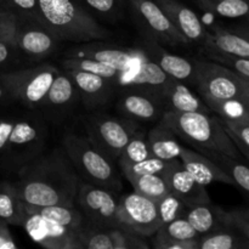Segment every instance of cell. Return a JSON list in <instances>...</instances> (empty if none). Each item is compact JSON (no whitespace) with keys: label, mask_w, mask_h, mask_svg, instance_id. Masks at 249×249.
<instances>
[{"label":"cell","mask_w":249,"mask_h":249,"mask_svg":"<svg viewBox=\"0 0 249 249\" xmlns=\"http://www.w3.org/2000/svg\"><path fill=\"white\" fill-rule=\"evenodd\" d=\"M160 122L196 151H215L241 160L242 155L218 116L203 112L165 111Z\"/></svg>","instance_id":"obj_3"},{"label":"cell","mask_w":249,"mask_h":249,"mask_svg":"<svg viewBox=\"0 0 249 249\" xmlns=\"http://www.w3.org/2000/svg\"><path fill=\"white\" fill-rule=\"evenodd\" d=\"M148 157H152V156H151L150 148H148L147 134H146L145 130L139 129L131 136L124 150L122 151L121 156L118 158V163L119 165L131 164V163L141 162V160H146Z\"/></svg>","instance_id":"obj_36"},{"label":"cell","mask_w":249,"mask_h":249,"mask_svg":"<svg viewBox=\"0 0 249 249\" xmlns=\"http://www.w3.org/2000/svg\"><path fill=\"white\" fill-rule=\"evenodd\" d=\"M24 209L28 213H34L45 218L53 223L58 225L66 226L70 229L79 230L83 228L85 220L83 214L78 209L77 206H62V204H55V206H33L24 202Z\"/></svg>","instance_id":"obj_29"},{"label":"cell","mask_w":249,"mask_h":249,"mask_svg":"<svg viewBox=\"0 0 249 249\" xmlns=\"http://www.w3.org/2000/svg\"><path fill=\"white\" fill-rule=\"evenodd\" d=\"M226 133H228V131H226ZM229 135H230V138L232 139V141H233V142H235L236 147L238 148V151H240V152H241V155L245 156V157L249 160V147H248V146L245 145V143H243L241 140H238V139L236 138V136L231 135V134H229Z\"/></svg>","instance_id":"obj_49"},{"label":"cell","mask_w":249,"mask_h":249,"mask_svg":"<svg viewBox=\"0 0 249 249\" xmlns=\"http://www.w3.org/2000/svg\"><path fill=\"white\" fill-rule=\"evenodd\" d=\"M163 177L167 181L169 191L179 197L186 206L212 202L208 192L206 191V186L194 179V177L185 169L179 158L172 160Z\"/></svg>","instance_id":"obj_20"},{"label":"cell","mask_w":249,"mask_h":249,"mask_svg":"<svg viewBox=\"0 0 249 249\" xmlns=\"http://www.w3.org/2000/svg\"><path fill=\"white\" fill-rule=\"evenodd\" d=\"M197 249H249V242L229 225L197 238Z\"/></svg>","instance_id":"obj_30"},{"label":"cell","mask_w":249,"mask_h":249,"mask_svg":"<svg viewBox=\"0 0 249 249\" xmlns=\"http://www.w3.org/2000/svg\"><path fill=\"white\" fill-rule=\"evenodd\" d=\"M224 221L249 242V208L224 211Z\"/></svg>","instance_id":"obj_43"},{"label":"cell","mask_w":249,"mask_h":249,"mask_svg":"<svg viewBox=\"0 0 249 249\" xmlns=\"http://www.w3.org/2000/svg\"><path fill=\"white\" fill-rule=\"evenodd\" d=\"M18 246L15 242L9 225L0 219V249H16Z\"/></svg>","instance_id":"obj_47"},{"label":"cell","mask_w":249,"mask_h":249,"mask_svg":"<svg viewBox=\"0 0 249 249\" xmlns=\"http://www.w3.org/2000/svg\"><path fill=\"white\" fill-rule=\"evenodd\" d=\"M194 87L204 104L226 100H246L249 96L238 73L212 60H195Z\"/></svg>","instance_id":"obj_6"},{"label":"cell","mask_w":249,"mask_h":249,"mask_svg":"<svg viewBox=\"0 0 249 249\" xmlns=\"http://www.w3.org/2000/svg\"><path fill=\"white\" fill-rule=\"evenodd\" d=\"M155 1L162 7L175 28L187 39L190 44L197 43L201 45L203 44L208 33V28L191 7L182 4L179 0H155Z\"/></svg>","instance_id":"obj_21"},{"label":"cell","mask_w":249,"mask_h":249,"mask_svg":"<svg viewBox=\"0 0 249 249\" xmlns=\"http://www.w3.org/2000/svg\"><path fill=\"white\" fill-rule=\"evenodd\" d=\"M15 43L27 63H36L51 57L62 40L44 22L18 18Z\"/></svg>","instance_id":"obj_10"},{"label":"cell","mask_w":249,"mask_h":249,"mask_svg":"<svg viewBox=\"0 0 249 249\" xmlns=\"http://www.w3.org/2000/svg\"><path fill=\"white\" fill-rule=\"evenodd\" d=\"M18 17L11 11L0 10V41H14Z\"/></svg>","instance_id":"obj_45"},{"label":"cell","mask_w":249,"mask_h":249,"mask_svg":"<svg viewBox=\"0 0 249 249\" xmlns=\"http://www.w3.org/2000/svg\"><path fill=\"white\" fill-rule=\"evenodd\" d=\"M38 5L41 22L62 41L82 44L112 36L75 0H38Z\"/></svg>","instance_id":"obj_4"},{"label":"cell","mask_w":249,"mask_h":249,"mask_svg":"<svg viewBox=\"0 0 249 249\" xmlns=\"http://www.w3.org/2000/svg\"><path fill=\"white\" fill-rule=\"evenodd\" d=\"M60 68L53 63H41L0 72V79L18 101L32 111H38L44 96L53 84Z\"/></svg>","instance_id":"obj_7"},{"label":"cell","mask_w":249,"mask_h":249,"mask_svg":"<svg viewBox=\"0 0 249 249\" xmlns=\"http://www.w3.org/2000/svg\"><path fill=\"white\" fill-rule=\"evenodd\" d=\"M62 148L82 181L117 194L122 181L114 160L95 147L87 135L68 133L62 139Z\"/></svg>","instance_id":"obj_5"},{"label":"cell","mask_w":249,"mask_h":249,"mask_svg":"<svg viewBox=\"0 0 249 249\" xmlns=\"http://www.w3.org/2000/svg\"><path fill=\"white\" fill-rule=\"evenodd\" d=\"M114 249H147L151 247L148 237L123 226L108 228Z\"/></svg>","instance_id":"obj_38"},{"label":"cell","mask_w":249,"mask_h":249,"mask_svg":"<svg viewBox=\"0 0 249 249\" xmlns=\"http://www.w3.org/2000/svg\"><path fill=\"white\" fill-rule=\"evenodd\" d=\"M87 138L102 153L118 160L131 136L140 129V123L126 117L91 114L85 122Z\"/></svg>","instance_id":"obj_8"},{"label":"cell","mask_w":249,"mask_h":249,"mask_svg":"<svg viewBox=\"0 0 249 249\" xmlns=\"http://www.w3.org/2000/svg\"><path fill=\"white\" fill-rule=\"evenodd\" d=\"M118 219L119 226L146 237H151L162 225L156 202L136 192L124 195L118 199Z\"/></svg>","instance_id":"obj_12"},{"label":"cell","mask_w":249,"mask_h":249,"mask_svg":"<svg viewBox=\"0 0 249 249\" xmlns=\"http://www.w3.org/2000/svg\"><path fill=\"white\" fill-rule=\"evenodd\" d=\"M202 46L203 51L225 53L249 60V40L231 29L218 26L212 27V31L208 29Z\"/></svg>","instance_id":"obj_25"},{"label":"cell","mask_w":249,"mask_h":249,"mask_svg":"<svg viewBox=\"0 0 249 249\" xmlns=\"http://www.w3.org/2000/svg\"><path fill=\"white\" fill-rule=\"evenodd\" d=\"M184 216L196 230L198 236L212 232L226 225L224 221V209L214 206L212 202L187 206Z\"/></svg>","instance_id":"obj_26"},{"label":"cell","mask_w":249,"mask_h":249,"mask_svg":"<svg viewBox=\"0 0 249 249\" xmlns=\"http://www.w3.org/2000/svg\"><path fill=\"white\" fill-rule=\"evenodd\" d=\"M75 206L89 225L99 228L119 226L118 198L108 190L82 181Z\"/></svg>","instance_id":"obj_11"},{"label":"cell","mask_w":249,"mask_h":249,"mask_svg":"<svg viewBox=\"0 0 249 249\" xmlns=\"http://www.w3.org/2000/svg\"><path fill=\"white\" fill-rule=\"evenodd\" d=\"M126 180L131 184L134 192L142 195L152 199L153 202L160 201L170 192L164 177L160 174L138 175V177L128 178Z\"/></svg>","instance_id":"obj_34"},{"label":"cell","mask_w":249,"mask_h":249,"mask_svg":"<svg viewBox=\"0 0 249 249\" xmlns=\"http://www.w3.org/2000/svg\"><path fill=\"white\" fill-rule=\"evenodd\" d=\"M22 228L34 242L49 249H80L79 230L53 223L34 213H28Z\"/></svg>","instance_id":"obj_13"},{"label":"cell","mask_w":249,"mask_h":249,"mask_svg":"<svg viewBox=\"0 0 249 249\" xmlns=\"http://www.w3.org/2000/svg\"><path fill=\"white\" fill-rule=\"evenodd\" d=\"M172 160H164L157 157H148L141 162L131 163V164H122V173L128 179L131 177H138L143 174H160L163 175Z\"/></svg>","instance_id":"obj_39"},{"label":"cell","mask_w":249,"mask_h":249,"mask_svg":"<svg viewBox=\"0 0 249 249\" xmlns=\"http://www.w3.org/2000/svg\"><path fill=\"white\" fill-rule=\"evenodd\" d=\"M151 237V246L156 249H197L199 236L182 216L160 225Z\"/></svg>","instance_id":"obj_22"},{"label":"cell","mask_w":249,"mask_h":249,"mask_svg":"<svg viewBox=\"0 0 249 249\" xmlns=\"http://www.w3.org/2000/svg\"><path fill=\"white\" fill-rule=\"evenodd\" d=\"M117 107L122 116L138 123L160 121L165 112L164 102L160 95L136 88L121 89Z\"/></svg>","instance_id":"obj_14"},{"label":"cell","mask_w":249,"mask_h":249,"mask_svg":"<svg viewBox=\"0 0 249 249\" xmlns=\"http://www.w3.org/2000/svg\"><path fill=\"white\" fill-rule=\"evenodd\" d=\"M79 101V92L73 79L65 70H60L38 111H43L49 119L61 121L74 111Z\"/></svg>","instance_id":"obj_15"},{"label":"cell","mask_w":249,"mask_h":249,"mask_svg":"<svg viewBox=\"0 0 249 249\" xmlns=\"http://www.w3.org/2000/svg\"><path fill=\"white\" fill-rule=\"evenodd\" d=\"M65 71L74 82L82 104L89 109L99 108L108 104L118 89L116 83L95 73L79 70Z\"/></svg>","instance_id":"obj_18"},{"label":"cell","mask_w":249,"mask_h":249,"mask_svg":"<svg viewBox=\"0 0 249 249\" xmlns=\"http://www.w3.org/2000/svg\"><path fill=\"white\" fill-rule=\"evenodd\" d=\"M165 111L203 112L212 113L203 100L197 96L185 83L170 77L162 92Z\"/></svg>","instance_id":"obj_24"},{"label":"cell","mask_w":249,"mask_h":249,"mask_svg":"<svg viewBox=\"0 0 249 249\" xmlns=\"http://www.w3.org/2000/svg\"><path fill=\"white\" fill-rule=\"evenodd\" d=\"M27 213L15 182L0 181V219L7 225L22 226Z\"/></svg>","instance_id":"obj_28"},{"label":"cell","mask_w":249,"mask_h":249,"mask_svg":"<svg viewBox=\"0 0 249 249\" xmlns=\"http://www.w3.org/2000/svg\"><path fill=\"white\" fill-rule=\"evenodd\" d=\"M220 122L229 134L236 136L238 140L242 141L245 145H247L249 147V124L232 123V122H226L223 121V119H220Z\"/></svg>","instance_id":"obj_46"},{"label":"cell","mask_w":249,"mask_h":249,"mask_svg":"<svg viewBox=\"0 0 249 249\" xmlns=\"http://www.w3.org/2000/svg\"><path fill=\"white\" fill-rule=\"evenodd\" d=\"M5 10L14 12L18 18L41 21L38 0H5Z\"/></svg>","instance_id":"obj_42"},{"label":"cell","mask_w":249,"mask_h":249,"mask_svg":"<svg viewBox=\"0 0 249 249\" xmlns=\"http://www.w3.org/2000/svg\"><path fill=\"white\" fill-rule=\"evenodd\" d=\"M139 50L140 53L133 66L121 72V75L117 79V87L118 89L136 88L148 90L162 96L163 90L170 77L165 74L153 61H151L141 49Z\"/></svg>","instance_id":"obj_16"},{"label":"cell","mask_w":249,"mask_h":249,"mask_svg":"<svg viewBox=\"0 0 249 249\" xmlns=\"http://www.w3.org/2000/svg\"><path fill=\"white\" fill-rule=\"evenodd\" d=\"M209 109L219 118L226 122L238 124H249V101L246 100H226V101L212 102Z\"/></svg>","instance_id":"obj_35"},{"label":"cell","mask_w":249,"mask_h":249,"mask_svg":"<svg viewBox=\"0 0 249 249\" xmlns=\"http://www.w3.org/2000/svg\"><path fill=\"white\" fill-rule=\"evenodd\" d=\"M147 143L151 156L164 160L179 158L182 147L177 134L160 122L147 133Z\"/></svg>","instance_id":"obj_27"},{"label":"cell","mask_w":249,"mask_h":249,"mask_svg":"<svg viewBox=\"0 0 249 249\" xmlns=\"http://www.w3.org/2000/svg\"><path fill=\"white\" fill-rule=\"evenodd\" d=\"M92 17L106 22H117L128 6V0H75Z\"/></svg>","instance_id":"obj_32"},{"label":"cell","mask_w":249,"mask_h":249,"mask_svg":"<svg viewBox=\"0 0 249 249\" xmlns=\"http://www.w3.org/2000/svg\"><path fill=\"white\" fill-rule=\"evenodd\" d=\"M245 22H246V23L249 24V16L247 17V18H245Z\"/></svg>","instance_id":"obj_53"},{"label":"cell","mask_w":249,"mask_h":249,"mask_svg":"<svg viewBox=\"0 0 249 249\" xmlns=\"http://www.w3.org/2000/svg\"><path fill=\"white\" fill-rule=\"evenodd\" d=\"M49 126L43 116L1 114L0 116V170L17 174L21 168L43 153Z\"/></svg>","instance_id":"obj_2"},{"label":"cell","mask_w":249,"mask_h":249,"mask_svg":"<svg viewBox=\"0 0 249 249\" xmlns=\"http://www.w3.org/2000/svg\"><path fill=\"white\" fill-rule=\"evenodd\" d=\"M17 190L33 206H75L82 179L63 148L40 156L17 172Z\"/></svg>","instance_id":"obj_1"},{"label":"cell","mask_w":249,"mask_h":249,"mask_svg":"<svg viewBox=\"0 0 249 249\" xmlns=\"http://www.w3.org/2000/svg\"><path fill=\"white\" fill-rule=\"evenodd\" d=\"M139 49L146 53L151 61L156 63L165 74L185 84L194 85L195 82V60H189L182 56L169 53L163 45L150 38L142 36Z\"/></svg>","instance_id":"obj_17"},{"label":"cell","mask_w":249,"mask_h":249,"mask_svg":"<svg viewBox=\"0 0 249 249\" xmlns=\"http://www.w3.org/2000/svg\"><path fill=\"white\" fill-rule=\"evenodd\" d=\"M179 160H181L185 169L194 177V179L203 186L213 184V182L235 185L232 179L216 163L209 160L199 151L181 147Z\"/></svg>","instance_id":"obj_23"},{"label":"cell","mask_w":249,"mask_h":249,"mask_svg":"<svg viewBox=\"0 0 249 249\" xmlns=\"http://www.w3.org/2000/svg\"><path fill=\"white\" fill-rule=\"evenodd\" d=\"M23 55L14 41H0V72L23 67Z\"/></svg>","instance_id":"obj_41"},{"label":"cell","mask_w":249,"mask_h":249,"mask_svg":"<svg viewBox=\"0 0 249 249\" xmlns=\"http://www.w3.org/2000/svg\"><path fill=\"white\" fill-rule=\"evenodd\" d=\"M12 102H15V100L12 97L11 92L7 89L6 85L4 84V82L0 79V112L6 108L7 106H10Z\"/></svg>","instance_id":"obj_48"},{"label":"cell","mask_w":249,"mask_h":249,"mask_svg":"<svg viewBox=\"0 0 249 249\" xmlns=\"http://www.w3.org/2000/svg\"><path fill=\"white\" fill-rule=\"evenodd\" d=\"M156 206H157L158 218H160L162 225L170 223L175 219L182 218L186 213L187 208L186 204L172 192H169L163 198L156 202Z\"/></svg>","instance_id":"obj_40"},{"label":"cell","mask_w":249,"mask_h":249,"mask_svg":"<svg viewBox=\"0 0 249 249\" xmlns=\"http://www.w3.org/2000/svg\"><path fill=\"white\" fill-rule=\"evenodd\" d=\"M199 152L216 163L232 179L235 186H238L249 195V168L247 165L241 163L240 160H236L221 152L208 150H201Z\"/></svg>","instance_id":"obj_31"},{"label":"cell","mask_w":249,"mask_h":249,"mask_svg":"<svg viewBox=\"0 0 249 249\" xmlns=\"http://www.w3.org/2000/svg\"><path fill=\"white\" fill-rule=\"evenodd\" d=\"M139 53L140 50L138 48H118V46L96 43V40H94L82 43V45L70 49L66 56L67 57L90 58V60L99 61V62L106 63L112 67L124 71L133 66V63L138 58Z\"/></svg>","instance_id":"obj_19"},{"label":"cell","mask_w":249,"mask_h":249,"mask_svg":"<svg viewBox=\"0 0 249 249\" xmlns=\"http://www.w3.org/2000/svg\"><path fill=\"white\" fill-rule=\"evenodd\" d=\"M0 10H5V0H0Z\"/></svg>","instance_id":"obj_52"},{"label":"cell","mask_w":249,"mask_h":249,"mask_svg":"<svg viewBox=\"0 0 249 249\" xmlns=\"http://www.w3.org/2000/svg\"><path fill=\"white\" fill-rule=\"evenodd\" d=\"M204 11L225 18H247L249 0H196Z\"/></svg>","instance_id":"obj_33"},{"label":"cell","mask_w":249,"mask_h":249,"mask_svg":"<svg viewBox=\"0 0 249 249\" xmlns=\"http://www.w3.org/2000/svg\"><path fill=\"white\" fill-rule=\"evenodd\" d=\"M128 7L142 36L152 39L163 46L190 44L155 0H128Z\"/></svg>","instance_id":"obj_9"},{"label":"cell","mask_w":249,"mask_h":249,"mask_svg":"<svg viewBox=\"0 0 249 249\" xmlns=\"http://www.w3.org/2000/svg\"><path fill=\"white\" fill-rule=\"evenodd\" d=\"M78 240L80 249H114L108 228H99L84 223Z\"/></svg>","instance_id":"obj_37"},{"label":"cell","mask_w":249,"mask_h":249,"mask_svg":"<svg viewBox=\"0 0 249 249\" xmlns=\"http://www.w3.org/2000/svg\"><path fill=\"white\" fill-rule=\"evenodd\" d=\"M231 31H233L235 33L240 34V36H245L246 39H248L249 40V24L246 23V22L243 24H240V26L233 27V28H231Z\"/></svg>","instance_id":"obj_50"},{"label":"cell","mask_w":249,"mask_h":249,"mask_svg":"<svg viewBox=\"0 0 249 249\" xmlns=\"http://www.w3.org/2000/svg\"><path fill=\"white\" fill-rule=\"evenodd\" d=\"M240 77H241V80H242V83H243V87H245L246 91H247V94L249 96V78L245 77V75H241V74H240Z\"/></svg>","instance_id":"obj_51"},{"label":"cell","mask_w":249,"mask_h":249,"mask_svg":"<svg viewBox=\"0 0 249 249\" xmlns=\"http://www.w3.org/2000/svg\"><path fill=\"white\" fill-rule=\"evenodd\" d=\"M204 55L208 60L215 61V62L224 65L225 67L230 68L233 72L249 78V60L248 58L236 57V56L225 55V53H212V51H204Z\"/></svg>","instance_id":"obj_44"}]
</instances>
